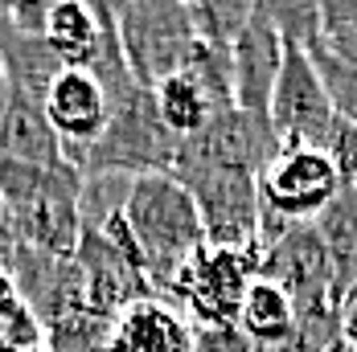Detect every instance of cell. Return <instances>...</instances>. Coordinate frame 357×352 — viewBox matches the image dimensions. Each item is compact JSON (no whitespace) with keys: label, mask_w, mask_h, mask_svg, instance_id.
I'll list each match as a JSON object with an SVG mask.
<instances>
[{"label":"cell","mask_w":357,"mask_h":352,"mask_svg":"<svg viewBox=\"0 0 357 352\" xmlns=\"http://www.w3.org/2000/svg\"><path fill=\"white\" fill-rule=\"evenodd\" d=\"M103 238H111L119 254L148 279L156 299H165L173 291V282L189 266V258L206 246L197 205L169 173L132 180L123 213L103 230Z\"/></svg>","instance_id":"obj_1"},{"label":"cell","mask_w":357,"mask_h":352,"mask_svg":"<svg viewBox=\"0 0 357 352\" xmlns=\"http://www.w3.org/2000/svg\"><path fill=\"white\" fill-rule=\"evenodd\" d=\"M78 197H82V173L74 164L33 168L0 160V205L17 238L41 254L74 258V246L82 238Z\"/></svg>","instance_id":"obj_2"},{"label":"cell","mask_w":357,"mask_h":352,"mask_svg":"<svg viewBox=\"0 0 357 352\" xmlns=\"http://www.w3.org/2000/svg\"><path fill=\"white\" fill-rule=\"evenodd\" d=\"M181 140L165 127L152 90H132L128 99L111 106L107 127L99 131V140L91 143L78 160L82 176H165L177 164Z\"/></svg>","instance_id":"obj_3"},{"label":"cell","mask_w":357,"mask_h":352,"mask_svg":"<svg viewBox=\"0 0 357 352\" xmlns=\"http://www.w3.org/2000/svg\"><path fill=\"white\" fill-rule=\"evenodd\" d=\"M341 197V176L324 147H280L259 173V250L284 238L291 225L317 221Z\"/></svg>","instance_id":"obj_4"},{"label":"cell","mask_w":357,"mask_h":352,"mask_svg":"<svg viewBox=\"0 0 357 352\" xmlns=\"http://www.w3.org/2000/svg\"><path fill=\"white\" fill-rule=\"evenodd\" d=\"M111 8L128 70L144 90H152L189 62L197 29L185 0H111Z\"/></svg>","instance_id":"obj_5"},{"label":"cell","mask_w":357,"mask_h":352,"mask_svg":"<svg viewBox=\"0 0 357 352\" xmlns=\"http://www.w3.org/2000/svg\"><path fill=\"white\" fill-rule=\"evenodd\" d=\"M173 180L193 197L206 246L259 250V176L214 164H173Z\"/></svg>","instance_id":"obj_6"},{"label":"cell","mask_w":357,"mask_h":352,"mask_svg":"<svg viewBox=\"0 0 357 352\" xmlns=\"http://www.w3.org/2000/svg\"><path fill=\"white\" fill-rule=\"evenodd\" d=\"M255 279H259V250L202 246L177 275L165 303L177 307L193 328H230L238 323L243 299Z\"/></svg>","instance_id":"obj_7"},{"label":"cell","mask_w":357,"mask_h":352,"mask_svg":"<svg viewBox=\"0 0 357 352\" xmlns=\"http://www.w3.org/2000/svg\"><path fill=\"white\" fill-rule=\"evenodd\" d=\"M267 119L280 136V147H324L337 136V111L328 103V90L321 82V70L308 49L284 45V66L275 78Z\"/></svg>","instance_id":"obj_8"},{"label":"cell","mask_w":357,"mask_h":352,"mask_svg":"<svg viewBox=\"0 0 357 352\" xmlns=\"http://www.w3.org/2000/svg\"><path fill=\"white\" fill-rule=\"evenodd\" d=\"M280 156V136L271 127L267 115L243 111V106H226L214 119L181 140L177 164H214V168H243V173H263L271 160Z\"/></svg>","instance_id":"obj_9"},{"label":"cell","mask_w":357,"mask_h":352,"mask_svg":"<svg viewBox=\"0 0 357 352\" xmlns=\"http://www.w3.org/2000/svg\"><path fill=\"white\" fill-rule=\"evenodd\" d=\"M259 279L287 291V299L296 307L337 299L333 295V258H328V246H324L317 221L291 225L284 238H275L267 250H259Z\"/></svg>","instance_id":"obj_10"},{"label":"cell","mask_w":357,"mask_h":352,"mask_svg":"<svg viewBox=\"0 0 357 352\" xmlns=\"http://www.w3.org/2000/svg\"><path fill=\"white\" fill-rule=\"evenodd\" d=\"M41 106H45L50 127L62 140L66 160L78 168L82 152L99 140V131L107 127V119H111V99H107V90H103V82L91 70L66 66V70L50 82Z\"/></svg>","instance_id":"obj_11"},{"label":"cell","mask_w":357,"mask_h":352,"mask_svg":"<svg viewBox=\"0 0 357 352\" xmlns=\"http://www.w3.org/2000/svg\"><path fill=\"white\" fill-rule=\"evenodd\" d=\"M284 45L287 41L280 37V29L255 8L247 29L234 37V45H230V90H234V106L267 115L275 78H280V66H284Z\"/></svg>","instance_id":"obj_12"},{"label":"cell","mask_w":357,"mask_h":352,"mask_svg":"<svg viewBox=\"0 0 357 352\" xmlns=\"http://www.w3.org/2000/svg\"><path fill=\"white\" fill-rule=\"evenodd\" d=\"M103 352H193V323L165 299H136L111 319Z\"/></svg>","instance_id":"obj_13"},{"label":"cell","mask_w":357,"mask_h":352,"mask_svg":"<svg viewBox=\"0 0 357 352\" xmlns=\"http://www.w3.org/2000/svg\"><path fill=\"white\" fill-rule=\"evenodd\" d=\"M0 160L13 164H33V168H54V164H70L58 131L45 119V106L37 99L13 95L8 111L0 119Z\"/></svg>","instance_id":"obj_14"},{"label":"cell","mask_w":357,"mask_h":352,"mask_svg":"<svg viewBox=\"0 0 357 352\" xmlns=\"http://www.w3.org/2000/svg\"><path fill=\"white\" fill-rule=\"evenodd\" d=\"M152 99H156V111H160L165 127H169L177 140L197 136L218 111L230 106V103H222L193 70H185V66H181L177 74H169L165 82H156V86H152Z\"/></svg>","instance_id":"obj_15"},{"label":"cell","mask_w":357,"mask_h":352,"mask_svg":"<svg viewBox=\"0 0 357 352\" xmlns=\"http://www.w3.org/2000/svg\"><path fill=\"white\" fill-rule=\"evenodd\" d=\"M0 66L8 74V86L13 95H25V99H45L50 82L66 70L58 62V54L41 41V37H29V33H8L4 45H0Z\"/></svg>","instance_id":"obj_16"},{"label":"cell","mask_w":357,"mask_h":352,"mask_svg":"<svg viewBox=\"0 0 357 352\" xmlns=\"http://www.w3.org/2000/svg\"><path fill=\"white\" fill-rule=\"evenodd\" d=\"M296 323V303L287 299V291H280L275 282L255 279L243 299V312H238V328L250 344H263V349H280L287 340Z\"/></svg>","instance_id":"obj_17"},{"label":"cell","mask_w":357,"mask_h":352,"mask_svg":"<svg viewBox=\"0 0 357 352\" xmlns=\"http://www.w3.org/2000/svg\"><path fill=\"white\" fill-rule=\"evenodd\" d=\"M312 62L321 70V82H324V90H328V103L337 111V119L357 127V54L333 49V45L321 41L312 49Z\"/></svg>","instance_id":"obj_18"},{"label":"cell","mask_w":357,"mask_h":352,"mask_svg":"<svg viewBox=\"0 0 357 352\" xmlns=\"http://www.w3.org/2000/svg\"><path fill=\"white\" fill-rule=\"evenodd\" d=\"M255 8H259V0H197V4H189L197 37L206 45H218V49L234 45V37L247 29Z\"/></svg>","instance_id":"obj_19"},{"label":"cell","mask_w":357,"mask_h":352,"mask_svg":"<svg viewBox=\"0 0 357 352\" xmlns=\"http://www.w3.org/2000/svg\"><path fill=\"white\" fill-rule=\"evenodd\" d=\"M328 156L341 176V193H357V127L337 123V136L328 143Z\"/></svg>","instance_id":"obj_20"},{"label":"cell","mask_w":357,"mask_h":352,"mask_svg":"<svg viewBox=\"0 0 357 352\" xmlns=\"http://www.w3.org/2000/svg\"><path fill=\"white\" fill-rule=\"evenodd\" d=\"M193 352H255L243 328L230 323V328H193Z\"/></svg>","instance_id":"obj_21"},{"label":"cell","mask_w":357,"mask_h":352,"mask_svg":"<svg viewBox=\"0 0 357 352\" xmlns=\"http://www.w3.org/2000/svg\"><path fill=\"white\" fill-rule=\"evenodd\" d=\"M58 0H8V25L13 33H29V37H41L45 29V17Z\"/></svg>","instance_id":"obj_22"},{"label":"cell","mask_w":357,"mask_h":352,"mask_svg":"<svg viewBox=\"0 0 357 352\" xmlns=\"http://www.w3.org/2000/svg\"><path fill=\"white\" fill-rule=\"evenodd\" d=\"M8 99H13V86H8V74L0 66V119H4V111H8Z\"/></svg>","instance_id":"obj_23"},{"label":"cell","mask_w":357,"mask_h":352,"mask_svg":"<svg viewBox=\"0 0 357 352\" xmlns=\"http://www.w3.org/2000/svg\"><path fill=\"white\" fill-rule=\"evenodd\" d=\"M8 33H13V25H8V0H0V45H4Z\"/></svg>","instance_id":"obj_24"},{"label":"cell","mask_w":357,"mask_h":352,"mask_svg":"<svg viewBox=\"0 0 357 352\" xmlns=\"http://www.w3.org/2000/svg\"><path fill=\"white\" fill-rule=\"evenodd\" d=\"M328 352H357V349H354V344H349V340H337V344H333V349H328Z\"/></svg>","instance_id":"obj_25"},{"label":"cell","mask_w":357,"mask_h":352,"mask_svg":"<svg viewBox=\"0 0 357 352\" xmlns=\"http://www.w3.org/2000/svg\"><path fill=\"white\" fill-rule=\"evenodd\" d=\"M0 352H21V349H8V344H0Z\"/></svg>","instance_id":"obj_26"},{"label":"cell","mask_w":357,"mask_h":352,"mask_svg":"<svg viewBox=\"0 0 357 352\" xmlns=\"http://www.w3.org/2000/svg\"><path fill=\"white\" fill-rule=\"evenodd\" d=\"M4 217H8V213H4V205H0V221H4Z\"/></svg>","instance_id":"obj_27"},{"label":"cell","mask_w":357,"mask_h":352,"mask_svg":"<svg viewBox=\"0 0 357 352\" xmlns=\"http://www.w3.org/2000/svg\"><path fill=\"white\" fill-rule=\"evenodd\" d=\"M185 4H197V0H185Z\"/></svg>","instance_id":"obj_28"},{"label":"cell","mask_w":357,"mask_h":352,"mask_svg":"<svg viewBox=\"0 0 357 352\" xmlns=\"http://www.w3.org/2000/svg\"><path fill=\"white\" fill-rule=\"evenodd\" d=\"M354 197H357V193H354Z\"/></svg>","instance_id":"obj_29"}]
</instances>
